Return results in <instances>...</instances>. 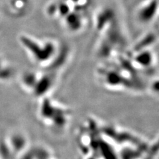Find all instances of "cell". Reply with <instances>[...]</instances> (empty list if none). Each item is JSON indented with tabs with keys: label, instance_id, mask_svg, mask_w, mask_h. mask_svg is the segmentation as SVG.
<instances>
[{
	"label": "cell",
	"instance_id": "cell-1",
	"mask_svg": "<svg viewBox=\"0 0 159 159\" xmlns=\"http://www.w3.org/2000/svg\"><path fill=\"white\" fill-rule=\"evenodd\" d=\"M20 41L34 61L39 63L47 62L55 52V46L51 41H37L28 36L21 37Z\"/></svg>",
	"mask_w": 159,
	"mask_h": 159
},
{
	"label": "cell",
	"instance_id": "cell-2",
	"mask_svg": "<svg viewBox=\"0 0 159 159\" xmlns=\"http://www.w3.org/2000/svg\"><path fill=\"white\" fill-rule=\"evenodd\" d=\"M10 72H9L8 68L3 65V64L0 62V80L6 79L10 76Z\"/></svg>",
	"mask_w": 159,
	"mask_h": 159
}]
</instances>
